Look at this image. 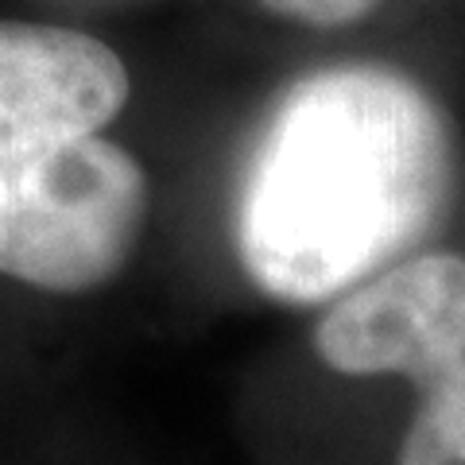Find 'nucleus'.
<instances>
[{
    "label": "nucleus",
    "instance_id": "f03ea898",
    "mask_svg": "<svg viewBox=\"0 0 465 465\" xmlns=\"http://www.w3.org/2000/svg\"><path fill=\"white\" fill-rule=\"evenodd\" d=\"M128 94V66L109 43L0 20V275L82 295L133 260L148 174L101 136Z\"/></svg>",
    "mask_w": 465,
    "mask_h": 465
},
{
    "label": "nucleus",
    "instance_id": "20e7f679",
    "mask_svg": "<svg viewBox=\"0 0 465 465\" xmlns=\"http://www.w3.org/2000/svg\"><path fill=\"white\" fill-rule=\"evenodd\" d=\"M268 12L307 27H345L365 20L381 0H260Z\"/></svg>",
    "mask_w": 465,
    "mask_h": 465
},
{
    "label": "nucleus",
    "instance_id": "7ed1b4c3",
    "mask_svg": "<svg viewBox=\"0 0 465 465\" xmlns=\"http://www.w3.org/2000/svg\"><path fill=\"white\" fill-rule=\"evenodd\" d=\"M314 353L345 376L419 391L396 465H465V256L411 252L330 302Z\"/></svg>",
    "mask_w": 465,
    "mask_h": 465
},
{
    "label": "nucleus",
    "instance_id": "f257e3e1",
    "mask_svg": "<svg viewBox=\"0 0 465 465\" xmlns=\"http://www.w3.org/2000/svg\"><path fill=\"white\" fill-rule=\"evenodd\" d=\"M454 202V124L396 66L341 63L291 82L244 159L232 244L291 307L333 302L423 244Z\"/></svg>",
    "mask_w": 465,
    "mask_h": 465
}]
</instances>
